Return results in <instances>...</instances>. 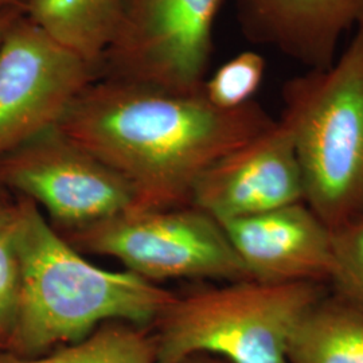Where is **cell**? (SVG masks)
Masks as SVG:
<instances>
[{
  "label": "cell",
  "mask_w": 363,
  "mask_h": 363,
  "mask_svg": "<svg viewBox=\"0 0 363 363\" xmlns=\"http://www.w3.org/2000/svg\"><path fill=\"white\" fill-rule=\"evenodd\" d=\"M241 30L253 43L306 69L334 62L347 33L363 23V0H234Z\"/></svg>",
  "instance_id": "11"
},
{
  "label": "cell",
  "mask_w": 363,
  "mask_h": 363,
  "mask_svg": "<svg viewBox=\"0 0 363 363\" xmlns=\"http://www.w3.org/2000/svg\"><path fill=\"white\" fill-rule=\"evenodd\" d=\"M99 67L21 13L0 42V157L58 125Z\"/></svg>",
  "instance_id": "8"
},
{
  "label": "cell",
  "mask_w": 363,
  "mask_h": 363,
  "mask_svg": "<svg viewBox=\"0 0 363 363\" xmlns=\"http://www.w3.org/2000/svg\"><path fill=\"white\" fill-rule=\"evenodd\" d=\"M182 363H226L222 361L217 357H211V355H206V354H198V355H193L190 358H187L186 361Z\"/></svg>",
  "instance_id": "20"
},
{
  "label": "cell",
  "mask_w": 363,
  "mask_h": 363,
  "mask_svg": "<svg viewBox=\"0 0 363 363\" xmlns=\"http://www.w3.org/2000/svg\"><path fill=\"white\" fill-rule=\"evenodd\" d=\"M304 202V184L286 125L274 120L196 181L191 205L220 223Z\"/></svg>",
  "instance_id": "9"
},
{
  "label": "cell",
  "mask_w": 363,
  "mask_h": 363,
  "mask_svg": "<svg viewBox=\"0 0 363 363\" xmlns=\"http://www.w3.org/2000/svg\"><path fill=\"white\" fill-rule=\"evenodd\" d=\"M127 0H30L27 19L99 67L115 38Z\"/></svg>",
  "instance_id": "13"
},
{
  "label": "cell",
  "mask_w": 363,
  "mask_h": 363,
  "mask_svg": "<svg viewBox=\"0 0 363 363\" xmlns=\"http://www.w3.org/2000/svg\"><path fill=\"white\" fill-rule=\"evenodd\" d=\"M223 0H127L100 77L163 91H202Z\"/></svg>",
  "instance_id": "6"
},
{
  "label": "cell",
  "mask_w": 363,
  "mask_h": 363,
  "mask_svg": "<svg viewBox=\"0 0 363 363\" xmlns=\"http://www.w3.org/2000/svg\"><path fill=\"white\" fill-rule=\"evenodd\" d=\"M13 241L21 298L6 351L18 357L77 342L105 322L150 328L175 295L135 273L91 264L26 196L15 198Z\"/></svg>",
  "instance_id": "2"
},
{
  "label": "cell",
  "mask_w": 363,
  "mask_h": 363,
  "mask_svg": "<svg viewBox=\"0 0 363 363\" xmlns=\"http://www.w3.org/2000/svg\"><path fill=\"white\" fill-rule=\"evenodd\" d=\"M288 362L363 363L362 303L328 289L294 330Z\"/></svg>",
  "instance_id": "12"
},
{
  "label": "cell",
  "mask_w": 363,
  "mask_h": 363,
  "mask_svg": "<svg viewBox=\"0 0 363 363\" xmlns=\"http://www.w3.org/2000/svg\"><path fill=\"white\" fill-rule=\"evenodd\" d=\"M62 235L81 253L113 257L155 284L250 279L223 226L194 205L127 210Z\"/></svg>",
  "instance_id": "5"
},
{
  "label": "cell",
  "mask_w": 363,
  "mask_h": 363,
  "mask_svg": "<svg viewBox=\"0 0 363 363\" xmlns=\"http://www.w3.org/2000/svg\"><path fill=\"white\" fill-rule=\"evenodd\" d=\"M250 279L331 284L333 229L306 202L220 223Z\"/></svg>",
  "instance_id": "10"
},
{
  "label": "cell",
  "mask_w": 363,
  "mask_h": 363,
  "mask_svg": "<svg viewBox=\"0 0 363 363\" xmlns=\"http://www.w3.org/2000/svg\"><path fill=\"white\" fill-rule=\"evenodd\" d=\"M328 291L319 283L228 281L177 294L150 327L156 363L206 354L226 363H289L303 315Z\"/></svg>",
  "instance_id": "4"
},
{
  "label": "cell",
  "mask_w": 363,
  "mask_h": 363,
  "mask_svg": "<svg viewBox=\"0 0 363 363\" xmlns=\"http://www.w3.org/2000/svg\"><path fill=\"white\" fill-rule=\"evenodd\" d=\"M4 193V191H3ZM13 208H15V199L13 201H7L1 193H0V229L9 223L13 214Z\"/></svg>",
  "instance_id": "19"
},
{
  "label": "cell",
  "mask_w": 363,
  "mask_h": 363,
  "mask_svg": "<svg viewBox=\"0 0 363 363\" xmlns=\"http://www.w3.org/2000/svg\"><path fill=\"white\" fill-rule=\"evenodd\" d=\"M16 4V0H0V11L10 9Z\"/></svg>",
  "instance_id": "21"
},
{
  "label": "cell",
  "mask_w": 363,
  "mask_h": 363,
  "mask_svg": "<svg viewBox=\"0 0 363 363\" xmlns=\"http://www.w3.org/2000/svg\"><path fill=\"white\" fill-rule=\"evenodd\" d=\"M304 202L334 230L363 216V23L334 62L283 86Z\"/></svg>",
  "instance_id": "3"
},
{
  "label": "cell",
  "mask_w": 363,
  "mask_h": 363,
  "mask_svg": "<svg viewBox=\"0 0 363 363\" xmlns=\"http://www.w3.org/2000/svg\"><path fill=\"white\" fill-rule=\"evenodd\" d=\"M267 62L256 52H244L225 62L203 82L202 91L214 106L235 109L253 101L265 76Z\"/></svg>",
  "instance_id": "15"
},
{
  "label": "cell",
  "mask_w": 363,
  "mask_h": 363,
  "mask_svg": "<svg viewBox=\"0 0 363 363\" xmlns=\"http://www.w3.org/2000/svg\"><path fill=\"white\" fill-rule=\"evenodd\" d=\"M0 363H156L155 337L148 327L112 320L39 357L0 351Z\"/></svg>",
  "instance_id": "14"
},
{
  "label": "cell",
  "mask_w": 363,
  "mask_h": 363,
  "mask_svg": "<svg viewBox=\"0 0 363 363\" xmlns=\"http://www.w3.org/2000/svg\"><path fill=\"white\" fill-rule=\"evenodd\" d=\"M273 121L255 100L220 109L202 91L177 93L100 77L57 128L130 184V210H154L191 205L201 175Z\"/></svg>",
  "instance_id": "1"
},
{
  "label": "cell",
  "mask_w": 363,
  "mask_h": 363,
  "mask_svg": "<svg viewBox=\"0 0 363 363\" xmlns=\"http://www.w3.org/2000/svg\"><path fill=\"white\" fill-rule=\"evenodd\" d=\"M22 13H23V10L18 4L0 11V42H1V39L4 37L7 28L10 27L13 21Z\"/></svg>",
  "instance_id": "18"
},
{
  "label": "cell",
  "mask_w": 363,
  "mask_h": 363,
  "mask_svg": "<svg viewBox=\"0 0 363 363\" xmlns=\"http://www.w3.org/2000/svg\"><path fill=\"white\" fill-rule=\"evenodd\" d=\"M3 191H4V190H3V189H0V193H3Z\"/></svg>",
  "instance_id": "22"
},
{
  "label": "cell",
  "mask_w": 363,
  "mask_h": 363,
  "mask_svg": "<svg viewBox=\"0 0 363 363\" xmlns=\"http://www.w3.org/2000/svg\"><path fill=\"white\" fill-rule=\"evenodd\" d=\"M337 269L331 286L363 304V216L333 230Z\"/></svg>",
  "instance_id": "16"
},
{
  "label": "cell",
  "mask_w": 363,
  "mask_h": 363,
  "mask_svg": "<svg viewBox=\"0 0 363 363\" xmlns=\"http://www.w3.org/2000/svg\"><path fill=\"white\" fill-rule=\"evenodd\" d=\"M0 189L26 196L61 234L133 208L130 184L57 127L0 157Z\"/></svg>",
  "instance_id": "7"
},
{
  "label": "cell",
  "mask_w": 363,
  "mask_h": 363,
  "mask_svg": "<svg viewBox=\"0 0 363 363\" xmlns=\"http://www.w3.org/2000/svg\"><path fill=\"white\" fill-rule=\"evenodd\" d=\"M15 211V208H13ZM21 298V267L13 241V214L0 229V351L7 350Z\"/></svg>",
  "instance_id": "17"
}]
</instances>
